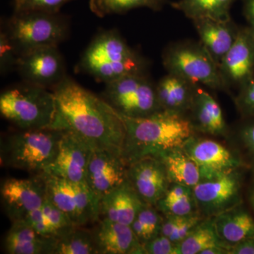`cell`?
Listing matches in <instances>:
<instances>
[{
  "mask_svg": "<svg viewBox=\"0 0 254 254\" xmlns=\"http://www.w3.org/2000/svg\"><path fill=\"white\" fill-rule=\"evenodd\" d=\"M93 235L98 254H145L130 225L103 218Z\"/></svg>",
  "mask_w": 254,
  "mask_h": 254,
  "instance_id": "obj_18",
  "label": "cell"
},
{
  "mask_svg": "<svg viewBox=\"0 0 254 254\" xmlns=\"http://www.w3.org/2000/svg\"><path fill=\"white\" fill-rule=\"evenodd\" d=\"M31 227L33 230L42 235L46 237H58V234L55 229L50 225L48 219L45 216L41 208L31 212L23 220Z\"/></svg>",
  "mask_w": 254,
  "mask_h": 254,
  "instance_id": "obj_36",
  "label": "cell"
},
{
  "mask_svg": "<svg viewBox=\"0 0 254 254\" xmlns=\"http://www.w3.org/2000/svg\"><path fill=\"white\" fill-rule=\"evenodd\" d=\"M1 26L19 56L37 48L58 47L70 33L69 19L60 12L14 11Z\"/></svg>",
  "mask_w": 254,
  "mask_h": 254,
  "instance_id": "obj_6",
  "label": "cell"
},
{
  "mask_svg": "<svg viewBox=\"0 0 254 254\" xmlns=\"http://www.w3.org/2000/svg\"><path fill=\"white\" fill-rule=\"evenodd\" d=\"M0 113L19 130L39 129L53 127L58 108L53 91L23 81L1 92Z\"/></svg>",
  "mask_w": 254,
  "mask_h": 254,
  "instance_id": "obj_4",
  "label": "cell"
},
{
  "mask_svg": "<svg viewBox=\"0 0 254 254\" xmlns=\"http://www.w3.org/2000/svg\"><path fill=\"white\" fill-rule=\"evenodd\" d=\"M52 91L58 108L53 127L72 132L93 148L123 157L126 127L121 115L103 97L68 76Z\"/></svg>",
  "mask_w": 254,
  "mask_h": 254,
  "instance_id": "obj_1",
  "label": "cell"
},
{
  "mask_svg": "<svg viewBox=\"0 0 254 254\" xmlns=\"http://www.w3.org/2000/svg\"><path fill=\"white\" fill-rule=\"evenodd\" d=\"M143 249L145 254H176V245L160 234L145 243Z\"/></svg>",
  "mask_w": 254,
  "mask_h": 254,
  "instance_id": "obj_39",
  "label": "cell"
},
{
  "mask_svg": "<svg viewBox=\"0 0 254 254\" xmlns=\"http://www.w3.org/2000/svg\"><path fill=\"white\" fill-rule=\"evenodd\" d=\"M47 195L46 183L41 175L30 179H7L1 187L5 211L11 222L22 220L40 208Z\"/></svg>",
  "mask_w": 254,
  "mask_h": 254,
  "instance_id": "obj_12",
  "label": "cell"
},
{
  "mask_svg": "<svg viewBox=\"0 0 254 254\" xmlns=\"http://www.w3.org/2000/svg\"><path fill=\"white\" fill-rule=\"evenodd\" d=\"M63 132L48 127L11 133L1 143V164L36 175L46 173L58 154Z\"/></svg>",
  "mask_w": 254,
  "mask_h": 254,
  "instance_id": "obj_5",
  "label": "cell"
},
{
  "mask_svg": "<svg viewBox=\"0 0 254 254\" xmlns=\"http://www.w3.org/2000/svg\"><path fill=\"white\" fill-rule=\"evenodd\" d=\"M144 203L127 179V181L101 198L100 217L131 225Z\"/></svg>",
  "mask_w": 254,
  "mask_h": 254,
  "instance_id": "obj_20",
  "label": "cell"
},
{
  "mask_svg": "<svg viewBox=\"0 0 254 254\" xmlns=\"http://www.w3.org/2000/svg\"><path fill=\"white\" fill-rule=\"evenodd\" d=\"M18 55L14 43L2 26L0 31V73L1 76L16 69Z\"/></svg>",
  "mask_w": 254,
  "mask_h": 254,
  "instance_id": "obj_33",
  "label": "cell"
},
{
  "mask_svg": "<svg viewBox=\"0 0 254 254\" xmlns=\"http://www.w3.org/2000/svg\"><path fill=\"white\" fill-rule=\"evenodd\" d=\"M196 85L178 75L167 73L155 84L160 108L187 115L191 106Z\"/></svg>",
  "mask_w": 254,
  "mask_h": 254,
  "instance_id": "obj_22",
  "label": "cell"
},
{
  "mask_svg": "<svg viewBox=\"0 0 254 254\" xmlns=\"http://www.w3.org/2000/svg\"><path fill=\"white\" fill-rule=\"evenodd\" d=\"M250 200L251 204H252V207H253L254 209V181L253 183H252V187H251L250 188Z\"/></svg>",
  "mask_w": 254,
  "mask_h": 254,
  "instance_id": "obj_43",
  "label": "cell"
},
{
  "mask_svg": "<svg viewBox=\"0 0 254 254\" xmlns=\"http://www.w3.org/2000/svg\"><path fill=\"white\" fill-rule=\"evenodd\" d=\"M204 218H205L202 216L198 212L186 215L184 217L183 220L180 222L176 230L169 239L177 245L185 240L190 235V232Z\"/></svg>",
  "mask_w": 254,
  "mask_h": 254,
  "instance_id": "obj_37",
  "label": "cell"
},
{
  "mask_svg": "<svg viewBox=\"0 0 254 254\" xmlns=\"http://www.w3.org/2000/svg\"><path fill=\"white\" fill-rule=\"evenodd\" d=\"M121 117L126 127L123 158L127 165L183 148L195 134L188 117L175 112L161 110L143 118Z\"/></svg>",
  "mask_w": 254,
  "mask_h": 254,
  "instance_id": "obj_2",
  "label": "cell"
},
{
  "mask_svg": "<svg viewBox=\"0 0 254 254\" xmlns=\"http://www.w3.org/2000/svg\"><path fill=\"white\" fill-rule=\"evenodd\" d=\"M154 205L144 203L132 222L131 226L137 239L144 245L160 235L163 218Z\"/></svg>",
  "mask_w": 254,
  "mask_h": 254,
  "instance_id": "obj_31",
  "label": "cell"
},
{
  "mask_svg": "<svg viewBox=\"0 0 254 254\" xmlns=\"http://www.w3.org/2000/svg\"><path fill=\"white\" fill-rule=\"evenodd\" d=\"M228 254H254V237L230 247Z\"/></svg>",
  "mask_w": 254,
  "mask_h": 254,
  "instance_id": "obj_41",
  "label": "cell"
},
{
  "mask_svg": "<svg viewBox=\"0 0 254 254\" xmlns=\"http://www.w3.org/2000/svg\"><path fill=\"white\" fill-rule=\"evenodd\" d=\"M41 208L58 234V237L76 227L66 214L55 205L47 195Z\"/></svg>",
  "mask_w": 254,
  "mask_h": 254,
  "instance_id": "obj_32",
  "label": "cell"
},
{
  "mask_svg": "<svg viewBox=\"0 0 254 254\" xmlns=\"http://www.w3.org/2000/svg\"><path fill=\"white\" fill-rule=\"evenodd\" d=\"M226 92L240 90L254 76V40L248 26L240 27L233 46L219 64Z\"/></svg>",
  "mask_w": 254,
  "mask_h": 254,
  "instance_id": "obj_14",
  "label": "cell"
},
{
  "mask_svg": "<svg viewBox=\"0 0 254 254\" xmlns=\"http://www.w3.org/2000/svg\"><path fill=\"white\" fill-rule=\"evenodd\" d=\"M165 218H163V223H162L160 235L170 238L185 216H177V215H165Z\"/></svg>",
  "mask_w": 254,
  "mask_h": 254,
  "instance_id": "obj_40",
  "label": "cell"
},
{
  "mask_svg": "<svg viewBox=\"0 0 254 254\" xmlns=\"http://www.w3.org/2000/svg\"><path fill=\"white\" fill-rule=\"evenodd\" d=\"M53 254H98L93 232L74 227L57 237Z\"/></svg>",
  "mask_w": 254,
  "mask_h": 254,
  "instance_id": "obj_29",
  "label": "cell"
},
{
  "mask_svg": "<svg viewBox=\"0 0 254 254\" xmlns=\"http://www.w3.org/2000/svg\"><path fill=\"white\" fill-rule=\"evenodd\" d=\"M235 103L242 118H254V76L239 90Z\"/></svg>",
  "mask_w": 254,
  "mask_h": 254,
  "instance_id": "obj_35",
  "label": "cell"
},
{
  "mask_svg": "<svg viewBox=\"0 0 254 254\" xmlns=\"http://www.w3.org/2000/svg\"><path fill=\"white\" fill-rule=\"evenodd\" d=\"M200 43L217 63L220 64L236 41L240 26L232 21H215L210 18L193 20Z\"/></svg>",
  "mask_w": 254,
  "mask_h": 254,
  "instance_id": "obj_19",
  "label": "cell"
},
{
  "mask_svg": "<svg viewBox=\"0 0 254 254\" xmlns=\"http://www.w3.org/2000/svg\"><path fill=\"white\" fill-rule=\"evenodd\" d=\"M158 158L163 163L172 184L193 188L202 180L199 166L187 154L183 148L170 150Z\"/></svg>",
  "mask_w": 254,
  "mask_h": 254,
  "instance_id": "obj_25",
  "label": "cell"
},
{
  "mask_svg": "<svg viewBox=\"0 0 254 254\" xmlns=\"http://www.w3.org/2000/svg\"><path fill=\"white\" fill-rule=\"evenodd\" d=\"M47 196L66 214L73 225L83 227L99 220V206L86 183H76L41 174Z\"/></svg>",
  "mask_w": 254,
  "mask_h": 254,
  "instance_id": "obj_9",
  "label": "cell"
},
{
  "mask_svg": "<svg viewBox=\"0 0 254 254\" xmlns=\"http://www.w3.org/2000/svg\"><path fill=\"white\" fill-rule=\"evenodd\" d=\"M167 0H89V8L98 17L123 14L137 8L146 7L154 11L163 9Z\"/></svg>",
  "mask_w": 254,
  "mask_h": 254,
  "instance_id": "obj_30",
  "label": "cell"
},
{
  "mask_svg": "<svg viewBox=\"0 0 254 254\" xmlns=\"http://www.w3.org/2000/svg\"><path fill=\"white\" fill-rule=\"evenodd\" d=\"M162 63L168 73L210 89L226 92L218 65L200 41L185 40L170 43L163 50Z\"/></svg>",
  "mask_w": 254,
  "mask_h": 254,
  "instance_id": "obj_7",
  "label": "cell"
},
{
  "mask_svg": "<svg viewBox=\"0 0 254 254\" xmlns=\"http://www.w3.org/2000/svg\"><path fill=\"white\" fill-rule=\"evenodd\" d=\"M92 150L93 148L85 140L72 132L64 130L56 158L43 174L76 183H86Z\"/></svg>",
  "mask_w": 254,
  "mask_h": 254,
  "instance_id": "obj_15",
  "label": "cell"
},
{
  "mask_svg": "<svg viewBox=\"0 0 254 254\" xmlns=\"http://www.w3.org/2000/svg\"><path fill=\"white\" fill-rule=\"evenodd\" d=\"M214 247L227 249L229 247L220 240L213 218H205L190 232L183 241L176 245V254H200L202 252Z\"/></svg>",
  "mask_w": 254,
  "mask_h": 254,
  "instance_id": "obj_27",
  "label": "cell"
},
{
  "mask_svg": "<svg viewBox=\"0 0 254 254\" xmlns=\"http://www.w3.org/2000/svg\"><path fill=\"white\" fill-rule=\"evenodd\" d=\"M155 207L165 215L185 216L198 212L192 188L178 184L170 185Z\"/></svg>",
  "mask_w": 254,
  "mask_h": 254,
  "instance_id": "obj_28",
  "label": "cell"
},
{
  "mask_svg": "<svg viewBox=\"0 0 254 254\" xmlns=\"http://www.w3.org/2000/svg\"><path fill=\"white\" fill-rule=\"evenodd\" d=\"M57 237L37 233L24 220L13 222L4 238V250L9 254H53Z\"/></svg>",
  "mask_w": 254,
  "mask_h": 254,
  "instance_id": "obj_23",
  "label": "cell"
},
{
  "mask_svg": "<svg viewBox=\"0 0 254 254\" xmlns=\"http://www.w3.org/2000/svg\"><path fill=\"white\" fill-rule=\"evenodd\" d=\"M240 169L203 179L192 188L197 211L202 216L214 218L242 204V177Z\"/></svg>",
  "mask_w": 254,
  "mask_h": 254,
  "instance_id": "obj_10",
  "label": "cell"
},
{
  "mask_svg": "<svg viewBox=\"0 0 254 254\" xmlns=\"http://www.w3.org/2000/svg\"><path fill=\"white\" fill-rule=\"evenodd\" d=\"M235 0H179L171 2L174 9L190 19L210 18L215 21H231L230 9Z\"/></svg>",
  "mask_w": 254,
  "mask_h": 254,
  "instance_id": "obj_26",
  "label": "cell"
},
{
  "mask_svg": "<svg viewBox=\"0 0 254 254\" xmlns=\"http://www.w3.org/2000/svg\"><path fill=\"white\" fill-rule=\"evenodd\" d=\"M127 179L144 203L156 206L171 182L159 158L147 157L128 165Z\"/></svg>",
  "mask_w": 254,
  "mask_h": 254,
  "instance_id": "obj_16",
  "label": "cell"
},
{
  "mask_svg": "<svg viewBox=\"0 0 254 254\" xmlns=\"http://www.w3.org/2000/svg\"><path fill=\"white\" fill-rule=\"evenodd\" d=\"M16 69L23 82L50 91L66 78V66L58 47L37 48L18 57Z\"/></svg>",
  "mask_w": 254,
  "mask_h": 254,
  "instance_id": "obj_11",
  "label": "cell"
},
{
  "mask_svg": "<svg viewBox=\"0 0 254 254\" xmlns=\"http://www.w3.org/2000/svg\"><path fill=\"white\" fill-rule=\"evenodd\" d=\"M188 113L190 114L189 119L195 131L213 136L227 133V124L220 105L201 85L195 86L193 101Z\"/></svg>",
  "mask_w": 254,
  "mask_h": 254,
  "instance_id": "obj_21",
  "label": "cell"
},
{
  "mask_svg": "<svg viewBox=\"0 0 254 254\" xmlns=\"http://www.w3.org/2000/svg\"><path fill=\"white\" fill-rule=\"evenodd\" d=\"M73 0H13L14 11H38L58 13Z\"/></svg>",
  "mask_w": 254,
  "mask_h": 254,
  "instance_id": "obj_34",
  "label": "cell"
},
{
  "mask_svg": "<svg viewBox=\"0 0 254 254\" xmlns=\"http://www.w3.org/2000/svg\"><path fill=\"white\" fill-rule=\"evenodd\" d=\"M239 136L254 167V118H242L239 128Z\"/></svg>",
  "mask_w": 254,
  "mask_h": 254,
  "instance_id": "obj_38",
  "label": "cell"
},
{
  "mask_svg": "<svg viewBox=\"0 0 254 254\" xmlns=\"http://www.w3.org/2000/svg\"><path fill=\"white\" fill-rule=\"evenodd\" d=\"M103 98L120 115L143 118L161 110L156 86L148 73L127 75L105 83Z\"/></svg>",
  "mask_w": 254,
  "mask_h": 254,
  "instance_id": "obj_8",
  "label": "cell"
},
{
  "mask_svg": "<svg viewBox=\"0 0 254 254\" xmlns=\"http://www.w3.org/2000/svg\"><path fill=\"white\" fill-rule=\"evenodd\" d=\"M128 165L109 150L93 148L87 167L86 184L99 206L101 198L127 180Z\"/></svg>",
  "mask_w": 254,
  "mask_h": 254,
  "instance_id": "obj_13",
  "label": "cell"
},
{
  "mask_svg": "<svg viewBox=\"0 0 254 254\" xmlns=\"http://www.w3.org/2000/svg\"><path fill=\"white\" fill-rule=\"evenodd\" d=\"M183 149L201 170L202 180L244 166L243 161L218 142L191 137Z\"/></svg>",
  "mask_w": 254,
  "mask_h": 254,
  "instance_id": "obj_17",
  "label": "cell"
},
{
  "mask_svg": "<svg viewBox=\"0 0 254 254\" xmlns=\"http://www.w3.org/2000/svg\"><path fill=\"white\" fill-rule=\"evenodd\" d=\"M249 31L250 32V34L252 35V38L254 40V26H248Z\"/></svg>",
  "mask_w": 254,
  "mask_h": 254,
  "instance_id": "obj_44",
  "label": "cell"
},
{
  "mask_svg": "<svg viewBox=\"0 0 254 254\" xmlns=\"http://www.w3.org/2000/svg\"><path fill=\"white\" fill-rule=\"evenodd\" d=\"M149 64L146 58L128 46L118 30L110 29L95 35L76 69L105 84L127 75L147 73Z\"/></svg>",
  "mask_w": 254,
  "mask_h": 254,
  "instance_id": "obj_3",
  "label": "cell"
},
{
  "mask_svg": "<svg viewBox=\"0 0 254 254\" xmlns=\"http://www.w3.org/2000/svg\"><path fill=\"white\" fill-rule=\"evenodd\" d=\"M244 16L249 26H254V0H242Z\"/></svg>",
  "mask_w": 254,
  "mask_h": 254,
  "instance_id": "obj_42",
  "label": "cell"
},
{
  "mask_svg": "<svg viewBox=\"0 0 254 254\" xmlns=\"http://www.w3.org/2000/svg\"><path fill=\"white\" fill-rule=\"evenodd\" d=\"M213 222L219 237L229 248L254 237V220L242 204L214 217Z\"/></svg>",
  "mask_w": 254,
  "mask_h": 254,
  "instance_id": "obj_24",
  "label": "cell"
}]
</instances>
